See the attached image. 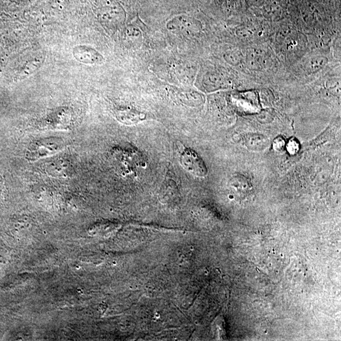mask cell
Wrapping results in <instances>:
<instances>
[{
	"instance_id": "obj_1",
	"label": "cell",
	"mask_w": 341,
	"mask_h": 341,
	"mask_svg": "<svg viewBox=\"0 0 341 341\" xmlns=\"http://www.w3.org/2000/svg\"><path fill=\"white\" fill-rule=\"evenodd\" d=\"M168 28L170 31L185 36H193L200 32L201 24L195 19L187 16H179L169 22Z\"/></svg>"
},
{
	"instance_id": "obj_2",
	"label": "cell",
	"mask_w": 341,
	"mask_h": 341,
	"mask_svg": "<svg viewBox=\"0 0 341 341\" xmlns=\"http://www.w3.org/2000/svg\"><path fill=\"white\" fill-rule=\"evenodd\" d=\"M62 148L63 144L58 143V141L47 139L37 142L30 147L29 151H27V159L31 160L40 159L55 154Z\"/></svg>"
},
{
	"instance_id": "obj_3",
	"label": "cell",
	"mask_w": 341,
	"mask_h": 341,
	"mask_svg": "<svg viewBox=\"0 0 341 341\" xmlns=\"http://www.w3.org/2000/svg\"><path fill=\"white\" fill-rule=\"evenodd\" d=\"M182 162L185 169L198 176H205L207 170L203 159L192 150L187 149L182 154Z\"/></svg>"
},
{
	"instance_id": "obj_4",
	"label": "cell",
	"mask_w": 341,
	"mask_h": 341,
	"mask_svg": "<svg viewBox=\"0 0 341 341\" xmlns=\"http://www.w3.org/2000/svg\"><path fill=\"white\" fill-rule=\"evenodd\" d=\"M244 144L247 149L253 151H262L270 145L266 136L257 133H249L244 136Z\"/></svg>"
},
{
	"instance_id": "obj_5",
	"label": "cell",
	"mask_w": 341,
	"mask_h": 341,
	"mask_svg": "<svg viewBox=\"0 0 341 341\" xmlns=\"http://www.w3.org/2000/svg\"><path fill=\"white\" fill-rule=\"evenodd\" d=\"M246 64L249 69L258 71L263 69L264 65L263 53L258 49L251 48L247 51Z\"/></svg>"
},
{
	"instance_id": "obj_6",
	"label": "cell",
	"mask_w": 341,
	"mask_h": 341,
	"mask_svg": "<svg viewBox=\"0 0 341 341\" xmlns=\"http://www.w3.org/2000/svg\"><path fill=\"white\" fill-rule=\"evenodd\" d=\"M329 60L326 57L316 56L308 60L306 64V70L308 73H315L323 69L326 66Z\"/></svg>"
},
{
	"instance_id": "obj_7",
	"label": "cell",
	"mask_w": 341,
	"mask_h": 341,
	"mask_svg": "<svg viewBox=\"0 0 341 341\" xmlns=\"http://www.w3.org/2000/svg\"><path fill=\"white\" fill-rule=\"evenodd\" d=\"M230 187L237 190V192H245L250 190L251 185L244 176L236 175L231 179Z\"/></svg>"
},
{
	"instance_id": "obj_8",
	"label": "cell",
	"mask_w": 341,
	"mask_h": 341,
	"mask_svg": "<svg viewBox=\"0 0 341 341\" xmlns=\"http://www.w3.org/2000/svg\"><path fill=\"white\" fill-rule=\"evenodd\" d=\"M80 54H83L84 56L82 61L90 63V64L99 62L103 58V57L97 52L91 48L83 47L80 49Z\"/></svg>"
},
{
	"instance_id": "obj_9",
	"label": "cell",
	"mask_w": 341,
	"mask_h": 341,
	"mask_svg": "<svg viewBox=\"0 0 341 341\" xmlns=\"http://www.w3.org/2000/svg\"><path fill=\"white\" fill-rule=\"evenodd\" d=\"M226 61L233 65H238L244 61V56L238 49L229 52L225 56Z\"/></svg>"
},
{
	"instance_id": "obj_10",
	"label": "cell",
	"mask_w": 341,
	"mask_h": 341,
	"mask_svg": "<svg viewBox=\"0 0 341 341\" xmlns=\"http://www.w3.org/2000/svg\"><path fill=\"white\" fill-rule=\"evenodd\" d=\"M288 153L291 155H294L298 153L300 149V144L298 140L294 138H291L286 143V149Z\"/></svg>"
},
{
	"instance_id": "obj_11",
	"label": "cell",
	"mask_w": 341,
	"mask_h": 341,
	"mask_svg": "<svg viewBox=\"0 0 341 341\" xmlns=\"http://www.w3.org/2000/svg\"><path fill=\"white\" fill-rule=\"evenodd\" d=\"M286 141L285 138L282 136H277L275 138L272 144V149L274 151L277 152H280L286 149Z\"/></svg>"
},
{
	"instance_id": "obj_12",
	"label": "cell",
	"mask_w": 341,
	"mask_h": 341,
	"mask_svg": "<svg viewBox=\"0 0 341 341\" xmlns=\"http://www.w3.org/2000/svg\"><path fill=\"white\" fill-rule=\"evenodd\" d=\"M273 118L272 114L268 111H264L258 116V121L262 123H269Z\"/></svg>"
},
{
	"instance_id": "obj_13",
	"label": "cell",
	"mask_w": 341,
	"mask_h": 341,
	"mask_svg": "<svg viewBox=\"0 0 341 341\" xmlns=\"http://www.w3.org/2000/svg\"><path fill=\"white\" fill-rule=\"evenodd\" d=\"M5 188V182L4 178L2 175H0V201L2 200L4 197Z\"/></svg>"
},
{
	"instance_id": "obj_14",
	"label": "cell",
	"mask_w": 341,
	"mask_h": 341,
	"mask_svg": "<svg viewBox=\"0 0 341 341\" xmlns=\"http://www.w3.org/2000/svg\"><path fill=\"white\" fill-rule=\"evenodd\" d=\"M247 4L252 6H260L263 4L264 0H246Z\"/></svg>"
}]
</instances>
